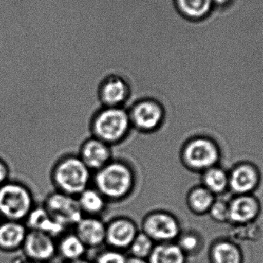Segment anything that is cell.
I'll return each mask as SVG.
<instances>
[{
  "instance_id": "obj_1",
  "label": "cell",
  "mask_w": 263,
  "mask_h": 263,
  "mask_svg": "<svg viewBox=\"0 0 263 263\" xmlns=\"http://www.w3.org/2000/svg\"><path fill=\"white\" fill-rule=\"evenodd\" d=\"M92 182L108 202H121L134 191L136 173L127 162L112 159L106 166L93 173Z\"/></svg>"
},
{
  "instance_id": "obj_2",
  "label": "cell",
  "mask_w": 263,
  "mask_h": 263,
  "mask_svg": "<svg viewBox=\"0 0 263 263\" xmlns=\"http://www.w3.org/2000/svg\"><path fill=\"white\" fill-rule=\"evenodd\" d=\"M89 128L92 136L110 146L124 142L133 129L129 111L123 107H102L92 115Z\"/></svg>"
},
{
  "instance_id": "obj_3",
  "label": "cell",
  "mask_w": 263,
  "mask_h": 263,
  "mask_svg": "<svg viewBox=\"0 0 263 263\" xmlns=\"http://www.w3.org/2000/svg\"><path fill=\"white\" fill-rule=\"evenodd\" d=\"M92 174L78 155L67 154L55 162L50 177L55 191L77 197L89 188Z\"/></svg>"
},
{
  "instance_id": "obj_4",
  "label": "cell",
  "mask_w": 263,
  "mask_h": 263,
  "mask_svg": "<svg viewBox=\"0 0 263 263\" xmlns=\"http://www.w3.org/2000/svg\"><path fill=\"white\" fill-rule=\"evenodd\" d=\"M35 206L32 191L26 184L9 179L0 186V216L3 220L24 222Z\"/></svg>"
},
{
  "instance_id": "obj_5",
  "label": "cell",
  "mask_w": 263,
  "mask_h": 263,
  "mask_svg": "<svg viewBox=\"0 0 263 263\" xmlns=\"http://www.w3.org/2000/svg\"><path fill=\"white\" fill-rule=\"evenodd\" d=\"M179 156L184 168L197 174L218 165L220 159L217 145L210 137L200 134H195L185 141Z\"/></svg>"
},
{
  "instance_id": "obj_6",
  "label": "cell",
  "mask_w": 263,
  "mask_h": 263,
  "mask_svg": "<svg viewBox=\"0 0 263 263\" xmlns=\"http://www.w3.org/2000/svg\"><path fill=\"white\" fill-rule=\"evenodd\" d=\"M133 129L143 134H152L159 131L166 117L165 106L156 99L141 98L127 108Z\"/></svg>"
},
{
  "instance_id": "obj_7",
  "label": "cell",
  "mask_w": 263,
  "mask_h": 263,
  "mask_svg": "<svg viewBox=\"0 0 263 263\" xmlns=\"http://www.w3.org/2000/svg\"><path fill=\"white\" fill-rule=\"evenodd\" d=\"M155 243L176 242L182 233L178 218L164 210H155L144 216L142 230Z\"/></svg>"
},
{
  "instance_id": "obj_8",
  "label": "cell",
  "mask_w": 263,
  "mask_h": 263,
  "mask_svg": "<svg viewBox=\"0 0 263 263\" xmlns=\"http://www.w3.org/2000/svg\"><path fill=\"white\" fill-rule=\"evenodd\" d=\"M43 206L66 228L75 226L83 217L77 197L55 191L46 196Z\"/></svg>"
},
{
  "instance_id": "obj_9",
  "label": "cell",
  "mask_w": 263,
  "mask_h": 263,
  "mask_svg": "<svg viewBox=\"0 0 263 263\" xmlns=\"http://www.w3.org/2000/svg\"><path fill=\"white\" fill-rule=\"evenodd\" d=\"M55 239L46 233L28 230L22 247V254L30 260L49 263L57 256Z\"/></svg>"
},
{
  "instance_id": "obj_10",
  "label": "cell",
  "mask_w": 263,
  "mask_h": 263,
  "mask_svg": "<svg viewBox=\"0 0 263 263\" xmlns=\"http://www.w3.org/2000/svg\"><path fill=\"white\" fill-rule=\"evenodd\" d=\"M139 230L133 219L117 217L106 223V244L109 248L124 251L129 250Z\"/></svg>"
},
{
  "instance_id": "obj_11",
  "label": "cell",
  "mask_w": 263,
  "mask_h": 263,
  "mask_svg": "<svg viewBox=\"0 0 263 263\" xmlns=\"http://www.w3.org/2000/svg\"><path fill=\"white\" fill-rule=\"evenodd\" d=\"M131 90L127 82L117 75L105 79L99 90V101L101 107L119 108L130 100Z\"/></svg>"
},
{
  "instance_id": "obj_12",
  "label": "cell",
  "mask_w": 263,
  "mask_h": 263,
  "mask_svg": "<svg viewBox=\"0 0 263 263\" xmlns=\"http://www.w3.org/2000/svg\"><path fill=\"white\" fill-rule=\"evenodd\" d=\"M111 147L103 141L92 136L83 142L78 156L86 167L94 173L112 160Z\"/></svg>"
},
{
  "instance_id": "obj_13",
  "label": "cell",
  "mask_w": 263,
  "mask_h": 263,
  "mask_svg": "<svg viewBox=\"0 0 263 263\" xmlns=\"http://www.w3.org/2000/svg\"><path fill=\"white\" fill-rule=\"evenodd\" d=\"M259 182V173L255 167L250 164H240L229 172L228 191L233 197L240 195H251Z\"/></svg>"
},
{
  "instance_id": "obj_14",
  "label": "cell",
  "mask_w": 263,
  "mask_h": 263,
  "mask_svg": "<svg viewBox=\"0 0 263 263\" xmlns=\"http://www.w3.org/2000/svg\"><path fill=\"white\" fill-rule=\"evenodd\" d=\"M259 213V202L252 195L236 196L229 202V222L233 225L252 223Z\"/></svg>"
},
{
  "instance_id": "obj_15",
  "label": "cell",
  "mask_w": 263,
  "mask_h": 263,
  "mask_svg": "<svg viewBox=\"0 0 263 263\" xmlns=\"http://www.w3.org/2000/svg\"><path fill=\"white\" fill-rule=\"evenodd\" d=\"M74 227L76 234L87 249L99 248L106 244V223L100 217L83 216Z\"/></svg>"
},
{
  "instance_id": "obj_16",
  "label": "cell",
  "mask_w": 263,
  "mask_h": 263,
  "mask_svg": "<svg viewBox=\"0 0 263 263\" xmlns=\"http://www.w3.org/2000/svg\"><path fill=\"white\" fill-rule=\"evenodd\" d=\"M27 233L24 222L3 220L0 224V252L14 254L21 251Z\"/></svg>"
},
{
  "instance_id": "obj_17",
  "label": "cell",
  "mask_w": 263,
  "mask_h": 263,
  "mask_svg": "<svg viewBox=\"0 0 263 263\" xmlns=\"http://www.w3.org/2000/svg\"><path fill=\"white\" fill-rule=\"evenodd\" d=\"M24 223L28 230L42 232L55 239L60 237L67 230V228L55 220L43 205H35L24 221Z\"/></svg>"
},
{
  "instance_id": "obj_18",
  "label": "cell",
  "mask_w": 263,
  "mask_h": 263,
  "mask_svg": "<svg viewBox=\"0 0 263 263\" xmlns=\"http://www.w3.org/2000/svg\"><path fill=\"white\" fill-rule=\"evenodd\" d=\"M215 200L216 196L201 184H197L192 187L187 192L185 198L189 211L199 217H202L208 214Z\"/></svg>"
},
{
  "instance_id": "obj_19",
  "label": "cell",
  "mask_w": 263,
  "mask_h": 263,
  "mask_svg": "<svg viewBox=\"0 0 263 263\" xmlns=\"http://www.w3.org/2000/svg\"><path fill=\"white\" fill-rule=\"evenodd\" d=\"M77 199L84 216L100 217L106 211L108 201L95 187L89 186Z\"/></svg>"
},
{
  "instance_id": "obj_20",
  "label": "cell",
  "mask_w": 263,
  "mask_h": 263,
  "mask_svg": "<svg viewBox=\"0 0 263 263\" xmlns=\"http://www.w3.org/2000/svg\"><path fill=\"white\" fill-rule=\"evenodd\" d=\"M57 243V255L64 259L65 262L83 259L88 250L75 233H65L59 237Z\"/></svg>"
},
{
  "instance_id": "obj_21",
  "label": "cell",
  "mask_w": 263,
  "mask_h": 263,
  "mask_svg": "<svg viewBox=\"0 0 263 263\" xmlns=\"http://www.w3.org/2000/svg\"><path fill=\"white\" fill-rule=\"evenodd\" d=\"M188 256L176 242L156 243L150 256L148 263H187Z\"/></svg>"
},
{
  "instance_id": "obj_22",
  "label": "cell",
  "mask_w": 263,
  "mask_h": 263,
  "mask_svg": "<svg viewBox=\"0 0 263 263\" xmlns=\"http://www.w3.org/2000/svg\"><path fill=\"white\" fill-rule=\"evenodd\" d=\"M212 263H242V255L238 246L229 240L215 242L210 250Z\"/></svg>"
},
{
  "instance_id": "obj_23",
  "label": "cell",
  "mask_w": 263,
  "mask_h": 263,
  "mask_svg": "<svg viewBox=\"0 0 263 263\" xmlns=\"http://www.w3.org/2000/svg\"><path fill=\"white\" fill-rule=\"evenodd\" d=\"M200 183L215 196H220L228 191L229 173L216 165L201 174Z\"/></svg>"
},
{
  "instance_id": "obj_24",
  "label": "cell",
  "mask_w": 263,
  "mask_h": 263,
  "mask_svg": "<svg viewBox=\"0 0 263 263\" xmlns=\"http://www.w3.org/2000/svg\"><path fill=\"white\" fill-rule=\"evenodd\" d=\"M175 2L181 15L192 21H201L206 18L213 7L212 0H175Z\"/></svg>"
},
{
  "instance_id": "obj_25",
  "label": "cell",
  "mask_w": 263,
  "mask_h": 263,
  "mask_svg": "<svg viewBox=\"0 0 263 263\" xmlns=\"http://www.w3.org/2000/svg\"><path fill=\"white\" fill-rule=\"evenodd\" d=\"M176 244L187 256H199L203 253L210 254L203 236L197 230L182 231L176 241Z\"/></svg>"
},
{
  "instance_id": "obj_26",
  "label": "cell",
  "mask_w": 263,
  "mask_h": 263,
  "mask_svg": "<svg viewBox=\"0 0 263 263\" xmlns=\"http://www.w3.org/2000/svg\"><path fill=\"white\" fill-rule=\"evenodd\" d=\"M155 243L143 232L139 231L129 248L131 256L148 259L153 252Z\"/></svg>"
},
{
  "instance_id": "obj_27",
  "label": "cell",
  "mask_w": 263,
  "mask_h": 263,
  "mask_svg": "<svg viewBox=\"0 0 263 263\" xmlns=\"http://www.w3.org/2000/svg\"><path fill=\"white\" fill-rule=\"evenodd\" d=\"M229 202L223 196H216V200L209 211V216L219 223L229 222Z\"/></svg>"
},
{
  "instance_id": "obj_28",
  "label": "cell",
  "mask_w": 263,
  "mask_h": 263,
  "mask_svg": "<svg viewBox=\"0 0 263 263\" xmlns=\"http://www.w3.org/2000/svg\"><path fill=\"white\" fill-rule=\"evenodd\" d=\"M126 259L123 251L108 248L97 255L94 263H126Z\"/></svg>"
},
{
  "instance_id": "obj_29",
  "label": "cell",
  "mask_w": 263,
  "mask_h": 263,
  "mask_svg": "<svg viewBox=\"0 0 263 263\" xmlns=\"http://www.w3.org/2000/svg\"><path fill=\"white\" fill-rule=\"evenodd\" d=\"M10 179V169L7 162L0 157V186Z\"/></svg>"
},
{
  "instance_id": "obj_30",
  "label": "cell",
  "mask_w": 263,
  "mask_h": 263,
  "mask_svg": "<svg viewBox=\"0 0 263 263\" xmlns=\"http://www.w3.org/2000/svg\"><path fill=\"white\" fill-rule=\"evenodd\" d=\"M126 263H148V261L146 259L130 256L129 257H127Z\"/></svg>"
},
{
  "instance_id": "obj_31",
  "label": "cell",
  "mask_w": 263,
  "mask_h": 263,
  "mask_svg": "<svg viewBox=\"0 0 263 263\" xmlns=\"http://www.w3.org/2000/svg\"><path fill=\"white\" fill-rule=\"evenodd\" d=\"M213 4L218 5V6H224L230 2V0H212Z\"/></svg>"
},
{
  "instance_id": "obj_32",
  "label": "cell",
  "mask_w": 263,
  "mask_h": 263,
  "mask_svg": "<svg viewBox=\"0 0 263 263\" xmlns=\"http://www.w3.org/2000/svg\"><path fill=\"white\" fill-rule=\"evenodd\" d=\"M65 263H92L90 261L87 260V259H78V260L71 261V262H65Z\"/></svg>"
},
{
  "instance_id": "obj_33",
  "label": "cell",
  "mask_w": 263,
  "mask_h": 263,
  "mask_svg": "<svg viewBox=\"0 0 263 263\" xmlns=\"http://www.w3.org/2000/svg\"><path fill=\"white\" fill-rule=\"evenodd\" d=\"M20 263H46V262H37V261L30 260V259H26V258H23L22 259L21 262Z\"/></svg>"
},
{
  "instance_id": "obj_34",
  "label": "cell",
  "mask_w": 263,
  "mask_h": 263,
  "mask_svg": "<svg viewBox=\"0 0 263 263\" xmlns=\"http://www.w3.org/2000/svg\"><path fill=\"white\" fill-rule=\"evenodd\" d=\"M3 218H2L1 216H0V224H1V222H3Z\"/></svg>"
}]
</instances>
